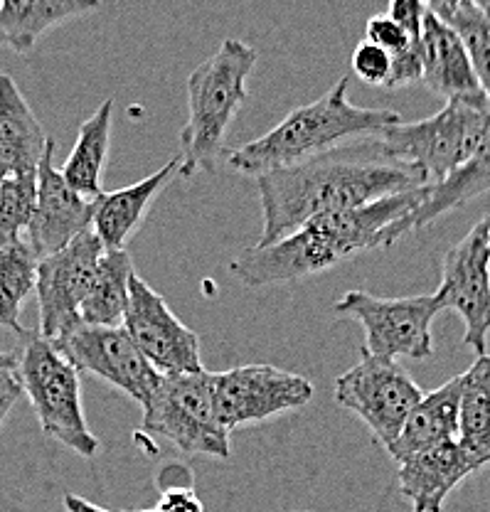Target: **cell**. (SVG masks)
<instances>
[{
    "mask_svg": "<svg viewBox=\"0 0 490 512\" xmlns=\"http://www.w3.org/2000/svg\"><path fill=\"white\" fill-rule=\"evenodd\" d=\"M481 468L456 439L424 448L399 463L397 483L414 512H441L446 498Z\"/></svg>",
    "mask_w": 490,
    "mask_h": 512,
    "instance_id": "2e32d148",
    "label": "cell"
},
{
    "mask_svg": "<svg viewBox=\"0 0 490 512\" xmlns=\"http://www.w3.org/2000/svg\"><path fill=\"white\" fill-rule=\"evenodd\" d=\"M20 397H23V387H20L18 377H15V370L3 372V375H0V429H3L10 409L15 407V402H18Z\"/></svg>",
    "mask_w": 490,
    "mask_h": 512,
    "instance_id": "836d02e7",
    "label": "cell"
},
{
    "mask_svg": "<svg viewBox=\"0 0 490 512\" xmlns=\"http://www.w3.org/2000/svg\"><path fill=\"white\" fill-rule=\"evenodd\" d=\"M422 69V45H419V40H412L404 50L392 55L390 77H387L385 89H399L422 82Z\"/></svg>",
    "mask_w": 490,
    "mask_h": 512,
    "instance_id": "4dcf8cb0",
    "label": "cell"
},
{
    "mask_svg": "<svg viewBox=\"0 0 490 512\" xmlns=\"http://www.w3.org/2000/svg\"><path fill=\"white\" fill-rule=\"evenodd\" d=\"M422 5H424L426 13L434 15L436 20H441V23L449 25L458 10L466 5V0H422Z\"/></svg>",
    "mask_w": 490,
    "mask_h": 512,
    "instance_id": "e575fe53",
    "label": "cell"
},
{
    "mask_svg": "<svg viewBox=\"0 0 490 512\" xmlns=\"http://www.w3.org/2000/svg\"><path fill=\"white\" fill-rule=\"evenodd\" d=\"M449 28L461 37L473 74L478 79V87L490 99V20L483 18L466 0V5L454 15Z\"/></svg>",
    "mask_w": 490,
    "mask_h": 512,
    "instance_id": "83f0119b",
    "label": "cell"
},
{
    "mask_svg": "<svg viewBox=\"0 0 490 512\" xmlns=\"http://www.w3.org/2000/svg\"><path fill=\"white\" fill-rule=\"evenodd\" d=\"M133 274L136 269L126 249H104L92 288L79 308V320L84 325L119 328L129 308V284Z\"/></svg>",
    "mask_w": 490,
    "mask_h": 512,
    "instance_id": "d4e9b609",
    "label": "cell"
},
{
    "mask_svg": "<svg viewBox=\"0 0 490 512\" xmlns=\"http://www.w3.org/2000/svg\"><path fill=\"white\" fill-rule=\"evenodd\" d=\"M18 377L42 431L84 458L97 456L99 439L89 431L82 407V380L72 362L40 333L25 335L18 352Z\"/></svg>",
    "mask_w": 490,
    "mask_h": 512,
    "instance_id": "8992f818",
    "label": "cell"
},
{
    "mask_svg": "<svg viewBox=\"0 0 490 512\" xmlns=\"http://www.w3.org/2000/svg\"><path fill=\"white\" fill-rule=\"evenodd\" d=\"M483 224H486V237H488V247H490V215L483 217Z\"/></svg>",
    "mask_w": 490,
    "mask_h": 512,
    "instance_id": "f35d334b",
    "label": "cell"
},
{
    "mask_svg": "<svg viewBox=\"0 0 490 512\" xmlns=\"http://www.w3.org/2000/svg\"><path fill=\"white\" fill-rule=\"evenodd\" d=\"M37 205V173L8 175L0 183V237H25Z\"/></svg>",
    "mask_w": 490,
    "mask_h": 512,
    "instance_id": "4316f807",
    "label": "cell"
},
{
    "mask_svg": "<svg viewBox=\"0 0 490 512\" xmlns=\"http://www.w3.org/2000/svg\"><path fill=\"white\" fill-rule=\"evenodd\" d=\"M141 409L143 434L163 436L193 456L229 458V431L217 419L212 372L161 375Z\"/></svg>",
    "mask_w": 490,
    "mask_h": 512,
    "instance_id": "52a82bcc",
    "label": "cell"
},
{
    "mask_svg": "<svg viewBox=\"0 0 490 512\" xmlns=\"http://www.w3.org/2000/svg\"><path fill=\"white\" fill-rule=\"evenodd\" d=\"M353 72L355 77H360L365 84H372V87H385L387 77H390L392 67V55L382 47L372 45V42H360L353 52Z\"/></svg>",
    "mask_w": 490,
    "mask_h": 512,
    "instance_id": "f546056e",
    "label": "cell"
},
{
    "mask_svg": "<svg viewBox=\"0 0 490 512\" xmlns=\"http://www.w3.org/2000/svg\"><path fill=\"white\" fill-rule=\"evenodd\" d=\"M486 192H490V128L486 131V136H483V141L478 143L476 153L456 173H451L444 183L429 188L424 202L412 215H407L404 220H399L387 229L385 247H390L397 239H402L404 234L439 220L446 212L466 205L468 200H476V197L486 195Z\"/></svg>",
    "mask_w": 490,
    "mask_h": 512,
    "instance_id": "d6986e66",
    "label": "cell"
},
{
    "mask_svg": "<svg viewBox=\"0 0 490 512\" xmlns=\"http://www.w3.org/2000/svg\"><path fill=\"white\" fill-rule=\"evenodd\" d=\"M313 392L306 377L274 365H244L212 375L215 412L227 431L306 407Z\"/></svg>",
    "mask_w": 490,
    "mask_h": 512,
    "instance_id": "30bf717a",
    "label": "cell"
},
{
    "mask_svg": "<svg viewBox=\"0 0 490 512\" xmlns=\"http://www.w3.org/2000/svg\"><path fill=\"white\" fill-rule=\"evenodd\" d=\"M490 128V99L483 92L446 99L431 119L399 121L375 136L387 158L409 165L429 188L444 183L476 153Z\"/></svg>",
    "mask_w": 490,
    "mask_h": 512,
    "instance_id": "5b68a950",
    "label": "cell"
},
{
    "mask_svg": "<svg viewBox=\"0 0 490 512\" xmlns=\"http://www.w3.org/2000/svg\"><path fill=\"white\" fill-rule=\"evenodd\" d=\"M441 286L434 298L441 311H454L466 325L463 345L486 355L490 330V247L483 220L444 254Z\"/></svg>",
    "mask_w": 490,
    "mask_h": 512,
    "instance_id": "4fadbf2b",
    "label": "cell"
},
{
    "mask_svg": "<svg viewBox=\"0 0 490 512\" xmlns=\"http://www.w3.org/2000/svg\"><path fill=\"white\" fill-rule=\"evenodd\" d=\"M458 394H461V375L451 377L434 392L424 394L417 407L404 419L402 429L387 446V453L397 463L414 453L431 448L441 441L458 436Z\"/></svg>",
    "mask_w": 490,
    "mask_h": 512,
    "instance_id": "44dd1931",
    "label": "cell"
},
{
    "mask_svg": "<svg viewBox=\"0 0 490 512\" xmlns=\"http://www.w3.org/2000/svg\"><path fill=\"white\" fill-rule=\"evenodd\" d=\"M333 397L340 407L358 414L377 444L387 448L424 392L397 360L362 350L358 365L335 380Z\"/></svg>",
    "mask_w": 490,
    "mask_h": 512,
    "instance_id": "9c48e42d",
    "label": "cell"
},
{
    "mask_svg": "<svg viewBox=\"0 0 490 512\" xmlns=\"http://www.w3.org/2000/svg\"><path fill=\"white\" fill-rule=\"evenodd\" d=\"M301 512H308V510H301Z\"/></svg>",
    "mask_w": 490,
    "mask_h": 512,
    "instance_id": "60d3db41",
    "label": "cell"
},
{
    "mask_svg": "<svg viewBox=\"0 0 490 512\" xmlns=\"http://www.w3.org/2000/svg\"><path fill=\"white\" fill-rule=\"evenodd\" d=\"M121 328L158 375H190L205 370L195 330L180 323L161 293L136 274L131 276L129 308Z\"/></svg>",
    "mask_w": 490,
    "mask_h": 512,
    "instance_id": "7c38bea8",
    "label": "cell"
},
{
    "mask_svg": "<svg viewBox=\"0 0 490 512\" xmlns=\"http://www.w3.org/2000/svg\"><path fill=\"white\" fill-rule=\"evenodd\" d=\"M55 141L47 143L37 168V205L25 229L30 249L37 259L65 249L82 232L92 229V202L74 192L55 168Z\"/></svg>",
    "mask_w": 490,
    "mask_h": 512,
    "instance_id": "9a60e30c",
    "label": "cell"
},
{
    "mask_svg": "<svg viewBox=\"0 0 490 512\" xmlns=\"http://www.w3.org/2000/svg\"><path fill=\"white\" fill-rule=\"evenodd\" d=\"M180 156L170 158L163 168L138 183L114 192H101L92 202V232L104 249H126L129 239L146 220L156 197L180 178Z\"/></svg>",
    "mask_w": 490,
    "mask_h": 512,
    "instance_id": "e0dca14e",
    "label": "cell"
},
{
    "mask_svg": "<svg viewBox=\"0 0 490 512\" xmlns=\"http://www.w3.org/2000/svg\"><path fill=\"white\" fill-rule=\"evenodd\" d=\"M458 444L476 461L490 466V355H478L461 375L458 394Z\"/></svg>",
    "mask_w": 490,
    "mask_h": 512,
    "instance_id": "cb8c5ba5",
    "label": "cell"
},
{
    "mask_svg": "<svg viewBox=\"0 0 490 512\" xmlns=\"http://www.w3.org/2000/svg\"><path fill=\"white\" fill-rule=\"evenodd\" d=\"M50 141L18 84L0 74V178L37 173Z\"/></svg>",
    "mask_w": 490,
    "mask_h": 512,
    "instance_id": "ac0fdd59",
    "label": "cell"
},
{
    "mask_svg": "<svg viewBox=\"0 0 490 512\" xmlns=\"http://www.w3.org/2000/svg\"><path fill=\"white\" fill-rule=\"evenodd\" d=\"M99 8L101 0H0V45L28 55L45 32Z\"/></svg>",
    "mask_w": 490,
    "mask_h": 512,
    "instance_id": "7402d4cb",
    "label": "cell"
},
{
    "mask_svg": "<svg viewBox=\"0 0 490 512\" xmlns=\"http://www.w3.org/2000/svg\"><path fill=\"white\" fill-rule=\"evenodd\" d=\"M348 87L350 74H345L321 99L291 111L269 133L229 151V168L257 178L269 170L323 156L353 136H365V133L380 136L385 128L402 121L397 111L350 104Z\"/></svg>",
    "mask_w": 490,
    "mask_h": 512,
    "instance_id": "3957f363",
    "label": "cell"
},
{
    "mask_svg": "<svg viewBox=\"0 0 490 512\" xmlns=\"http://www.w3.org/2000/svg\"><path fill=\"white\" fill-rule=\"evenodd\" d=\"M0 183H3V178H0Z\"/></svg>",
    "mask_w": 490,
    "mask_h": 512,
    "instance_id": "ab89813d",
    "label": "cell"
},
{
    "mask_svg": "<svg viewBox=\"0 0 490 512\" xmlns=\"http://www.w3.org/2000/svg\"><path fill=\"white\" fill-rule=\"evenodd\" d=\"M101 254L99 237L87 229L65 249L37 259L35 296L42 338L57 340L82 325L79 308L92 288Z\"/></svg>",
    "mask_w": 490,
    "mask_h": 512,
    "instance_id": "8fae6325",
    "label": "cell"
},
{
    "mask_svg": "<svg viewBox=\"0 0 490 512\" xmlns=\"http://www.w3.org/2000/svg\"><path fill=\"white\" fill-rule=\"evenodd\" d=\"M62 355L82 375L99 377L101 382L111 384L114 389L124 392L133 402L143 407L151 397L158 382V372L138 352L133 340L124 328H104V325H77L62 338L50 340Z\"/></svg>",
    "mask_w": 490,
    "mask_h": 512,
    "instance_id": "5bb4252c",
    "label": "cell"
},
{
    "mask_svg": "<svg viewBox=\"0 0 490 512\" xmlns=\"http://www.w3.org/2000/svg\"><path fill=\"white\" fill-rule=\"evenodd\" d=\"M37 256L25 237H0V328L28 335L20 323L25 301L35 291Z\"/></svg>",
    "mask_w": 490,
    "mask_h": 512,
    "instance_id": "484cf974",
    "label": "cell"
},
{
    "mask_svg": "<svg viewBox=\"0 0 490 512\" xmlns=\"http://www.w3.org/2000/svg\"><path fill=\"white\" fill-rule=\"evenodd\" d=\"M424 13L426 10L422 0H390V10H387V15H390L392 20H397V23L409 32L412 40H419Z\"/></svg>",
    "mask_w": 490,
    "mask_h": 512,
    "instance_id": "d6a6232c",
    "label": "cell"
},
{
    "mask_svg": "<svg viewBox=\"0 0 490 512\" xmlns=\"http://www.w3.org/2000/svg\"><path fill=\"white\" fill-rule=\"evenodd\" d=\"M15 365H18L15 352H0V375H3V372H13Z\"/></svg>",
    "mask_w": 490,
    "mask_h": 512,
    "instance_id": "8d00e7d4",
    "label": "cell"
},
{
    "mask_svg": "<svg viewBox=\"0 0 490 512\" xmlns=\"http://www.w3.org/2000/svg\"><path fill=\"white\" fill-rule=\"evenodd\" d=\"M158 485H161V500H158L156 508L138 512H205L193 490L190 471L180 463L165 466L161 478H158Z\"/></svg>",
    "mask_w": 490,
    "mask_h": 512,
    "instance_id": "f1b7e54d",
    "label": "cell"
},
{
    "mask_svg": "<svg viewBox=\"0 0 490 512\" xmlns=\"http://www.w3.org/2000/svg\"><path fill=\"white\" fill-rule=\"evenodd\" d=\"M335 316L358 320L365 328V352L385 360H424L434 352L431 323L441 308L434 293L412 298H380L365 291H348L333 306Z\"/></svg>",
    "mask_w": 490,
    "mask_h": 512,
    "instance_id": "ba28073f",
    "label": "cell"
},
{
    "mask_svg": "<svg viewBox=\"0 0 490 512\" xmlns=\"http://www.w3.org/2000/svg\"><path fill=\"white\" fill-rule=\"evenodd\" d=\"M419 45H422L424 64L422 84L426 89L446 96V99L481 92L471 60L466 55V47L449 25L436 20L434 15L424 13Z\"/></svg>",
    "mask_w": 490,
    "mask_h": 512,
    "instance_id": "ffe728a7",
    "label": "cell"
},
{
    "mask_svg": "<svg viewBox=\"0 0 490 512\" xmlns=\"http://www.w3.org/2000/svg\"><path fill=\"white\" fill-rule=\"evenodd\" d=\"M111 124H114V99H104L99 109L79 126L72 153L60 170L69 188L87 200H94L104 192L101 173L109 158Z\"/></svg>",
    "mask_w": 490,
    "mask_h": 512,
    "instance_id": "603a6c76",
    "label": "cell"
},
{
    "mask_svg": "<svg viewBox=\"0 0 490 512\" xmlns=\"http://www.w3.org/2000/svg\"><path fill=\"white\" fill-rule=\"evenodd\" d=\"M62 503H65V510L67 512H111V510L99 508V505L89 503V500L79 498V495H74V493H67Z\"/></svg>",
    "mask_w": 490,
    "mask_h": 512,
    "instance_id": "d590c367",
    "label": "cell"
},
{
    "mask_svg": "<svg viewBox=\"0 0 490 512\" xmlns=\"http://www.w3.org/2000/svg\"><path fill=\"white\" fill-rule=\"evenodd\" d=\"M257 64V50L242 40H225L188 77V124L180 133V178L197 170L217 173L227 128L249 99L247 79Z\"/></svg>",
    "mask_w": 490,
    "mask_h": 512,
    "instance_id": "277c9868",
    "label": "cell"
},
{
    "mask_svg": "<svg viewBox=\"0 0 490 512\" xmlns=\"http://www.w3.org/2000/svg\"><path fill=\"white\" fill-rule=\"evenodd\" d=\"M468 3H471L473 8L483 15V18L490 20V0H468Z\"/></svg>",
    "mask_w": 490,
    "mask_h": 512,
    "instance_id": "74e56055",
    "label": "cell"
},
{
    "mask_svg": "<svg viewBox=\"0 0 490 512\" xmlns=\"http://www.w3.org/2000/svg\"><path fill=\"white\" fill-rule=\"evenodd\" d=\"M264 229L257 247L279 242L301 224L355 210L382 197L429 188L422 175L380 151L377 141L333 148L323 156L257 175Z\"/></svg>",
    "mask_w": 490,
    "mask_h": 512,
    "instance_id": "6da1fadb",
    "label": "cell"
},
{
    "mask_svg": "<svg viewBox=\"0 0 490 512\" xmlns=\"http://www.w3.org/2000/svg\"><path fill=\"white\" fill-rule=\"evenodd\" d=\"M426 192L429 188L407 190L355 210L316 217L279 242L244 249L229 269L249 288L286 284L321 274L353 254L385 247L387 229L412 215L424 202Z\"/></svg>",
    "mask_w": 490,
    "mask_h": 512,
    "instance_id": "7a4b0ae2",
    "label": "cell"
},
{
    "mask_svg": "<svg viewBox=\"0 0 490 512\" xmlns=\"http://www.w3.org/2000/svg\"><path fill=\"white\" fill-rule=\"evenodd\" d=\"M365 40L394 55V52L404 50V47L412 42V37H409V32L404 30L397 20H392L387 13H380V15H372V18L367 20Z\"/></svg>",
    "mask_w": 490,
    "mask_h": 512,
    "instance_id": "1f68e13d",
    "label": "cell"
}]
</instances>
